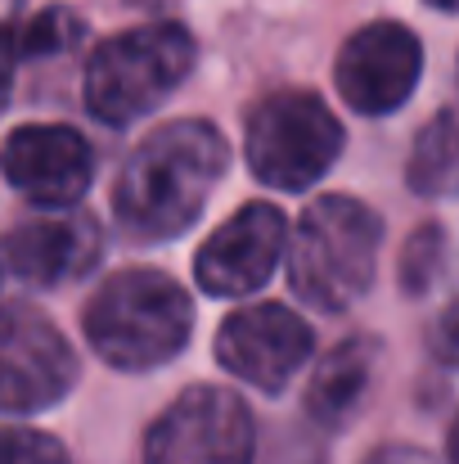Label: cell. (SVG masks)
I'll list each match as a JSON object with an SVG mask.
<instances>
[{"mask_svg": "<svg viewBox=\"0 0 459 464\" xmlns=\"http://www.w3.org/2000/svg\"><path fill=\"white\" fill-rule=\"evenodd\" d=\"M225 176V140L203 118H176L153 127L127 154L113 185V217L140 244H167L185 235L216 180Z\"/></svg>", "mask_w": 459, "mask_h": 464, "instance_id": "1", "label": "cell"}, {"mask_svg": "<svg viewBox=\"0 0 459 464\" xmlns=\"http://www.w3.org/2000/svg\"><path fill=\"white\" fill-rule=\"evenodd\" d=\"M81 329L100 361L140 374L185 352L194 329V303L171 276L131 266L95 289V298L81 311Z\"/></svg>", "mask_w": 459, "mask_h": 464, "instance_id": "2", "label": "cell"}, {"mask_svg": "<svg viewBox=\"0 0 459 464\" xmlns=\"http://www.w3.org/2000/svg\"><path fill=\"white\" fill-rule=\"evenodd\" d=\"M383 221L369 203L324 194L306 208L289 239V285L315 311H347L374 285Z\"/></svg>", "mask_w": 459, "mask_h": 464, "instance_id": "3", "label": "cell"}, {"mask_svg": "<svg viewBox=\"0 0 459 464\" xmlns=\"http://www.w3.org/2000/svg\"><path fill=\"white\" fill-rule=\"evenodd\" d=\"M194 36L180 23H140L95 45L86 63V109L104 127H131L167 104L194 72Z\"/></svg>", "mask_w": 459, "mask_h": 464, "instance_id": "4", "label": "cell"}, {"mask_svg": "<svg viewBox=\"0 0 459 464\" xmlns=\"http://www.w3.org/2000/svg\"><path fill=\"white\" fill-rule=\"evenodd\" d=\"M244 154L262 185L311 189L342 154V127L329 104L311 91H271L244 122Z\"/></svg>", "mask_w": 459, "mask_h": 464, "instance_id": "5", "label": "cell"}, {"mask_svg": "<svg viewBox=\"0 0 459 464\" xmlns=\"http://www.w3.org/2000/svg\"><path fill=\"white\" fill-rule=\"evenodd\" d=\"M257 424L239 392L216 383L185 388L145 438L140 464H253Z\"/></svg>", "mask_w": 459, "mask_h": 464, "instance_id": "6", "label": "cell"}, {"mask_svg": "<svg viewBox=\"0 0 459 464\" xmlns=\"http://www.w3.org/2000/svg\"><path fill=\"white\" fill-rule=\"evenodd\" d=\"M100 257V226L91 217H45L0 239V334L32 315L27 294L86 276Z\"/></svg>", "mask_w": 459, "mask_h": 464, "instance_id": "7", "label": "cell"}, {"mask_svg": "<svg viewBox=\"0 0 459 464\" xmlns=\"http://www.w3.org/2000/svg\"><path fill=\"white\" fill-rule=\"evenodd\" d=\"M419 72H424V45L406 23H392V18H378L351 32L333 68L338 95L365 118H383L401 109L415 95Z\"/></svg>", "mask_w": 459, "mask_h": 464, "instance_id": "8", "label": "cell"}, {"mask_svg": "<svg viewBox=\"0 0 459 464\" xmlns=\"http://www.w3.org/2000/svg\"><path fill=\"white\" fill-rule=\"evenodd\" d=\"M315 352L311 324L293 307L280 303H253L221 320L216 329V361L262 392H284L293 374Z\"/></svg>", "mask_w": 459, "mask_h": 464, "instance_id": "9", "label": "cell"}, {"mask_svg": "<svg viewBox=\"0 0 459 464\" xmlns=\"http://www.w3.org/2000/svg\"><path fill=\"white\" fill-rule=\"evenodd\" d=\"M289 217L275 203L239 208L194 257L198 289L212 298H248L257 294L289 253Z\"/></svg>", "mask_w": 459, "mask_h": 464, "instance_id": "10", "label": "cell"}, {"mask_svg": "<svg viewBox=\"0 0 459 464\" xmlns=\"http://www.w3.org/2000/svg\"><path fill=\"white\" fill-rule=\"evenodd\" d=\"M5 180L36 208H72L95 176V154L81 131L59 122L18 127L0 150Z\"/></svg>", "mask_w": 459, "mask_h": 464, "instance_id": "11", "label": "cell"}, {"mask_svg": "<svg viewBox=\"0 0 459 464\" xmlns=\"http://www.w3.org/2000/svg\"><path fill=\"white\" fill-rule=\"evenodd\" d=\"M77 383V352L45 315H23L0 334V411L36 415L63 401Z\"/></svg>", "mask_w": 459, "mask_h": 464, "instance_id": "12", "label": "cell"}, {"mask_svg": "<svg viewBox=\"0 0 459 464\" xmlns=\"http://www.w3.org/2000/svg\"><path fill=\"white\" fill-rule=\"evenodd\" d=\"M378 352L383 347L374 338H365V334L338 343L333 352H324L320 365L311 370V383H306V411H311V420H320V424H347L360 411V401H365V392L374 383Z\"/></svg>", "mask_w": 459, "mask_h": 464, "instance_id": "13", "label": "cell"}, {"mask_svg": "<svg viewBox=\"0 0 459 464\" xmlns=\"http://www.w3.org/2000/svg\"><path fill=\"white\" fill-rule=\"evenodd\" d=\"M406 180L424 198H455L459 194V109H442L415 136Z\"/></svg>", "mask_w": 459, "mask_h": 464, "instance_id": "14", "label": "cell"}, {"mask_svg": "<svg viewBox=\"0 0 459 464\" xmlns=\"http://www.w3.org/2000/svg\"><path fill=\"white\" fill-rule=\"evenodd\" d=\"M0 464H72L63 442L41 429H0Z\"/></svg>", "mask_w": 459, "mask_h": 464, "instance_id": "15", "label": "cell"}, {"mask_svg": "<svg viewBox=\"0 0 459 464\" xmlns=\"http://www.w3.org/2000/svg\"><path fill=\"white\" fill-rule=\"evenodd\" d=\"M77 36H81V23H77L68 9H50V14H41V18L27 27V36H23V50H27V54L68 50Z\"/></svg>", "mask_w": 459, "mask_h": 464, "instance_id": "16", "label": "cell"}, {"mask_svg": "<svg viewBox=\"0 0 459 464\" xmlns=\"http://www.w3.org/2000/svg\"><path fill=\"white\" fill-rule=\"evenodd\" d=\"M433 356L442 365H455L459 370V303H451L437 315V324H433Z\"/></svg>", "mask_w": 459, "mask_h": 464, "instance_id": "17", "label": "cell"}, {"mask_svg": "<svg viewBox=\"0 0 459 464\" xmlns=\"http://www.w3.org/2000/svg\"><path fill=\"white\" fill-rule=\"evenodd\" d=\"M14 72H18V41H14V32L0 23V109H5L9 95H14Z\"/></svg>", "mask_w": 459, "mask_h": 464, "instance_id": "18", "label": "cell"}, {"mask_svg": "<svg viewBox=\"0 0 459 464\" xmlns=\"http://www.w3.org/2000/svg\"><path fill=\"white\" fill-rule=\"evenodd\" d=\"M365 464H437V460L424 456V451H415V447H383V451H374Z\"/></svg>", "mask_w": 459, "mask_h": 464, "instance_id": "19", "label": "cell"}, {"mask_svg": "<svg viewBox=\"0 0 459 464\" xmlns=\"http://www.w3.org/2000/svg\"><path fill=\"white\" fill-rule=\"evenodd\" d=\"M433 9H442V14H459V0H428Z\"/></svg>", "mask_w": 459, "mask_h": 464, "instance_id": "20", "label": "cell"}, {"mask_svg": "<svg viewBox=\"0 0 459 464\" xmlns=\"http://www.w3.org/2000/svg\"><path fill=\"white\" fill-rule=\"evenodd\" d=\"M451 464H459V420H455V429H451Z\"/></svg>", "mask_w": 459, "mask_h": 464, "instance_id": "21", "label": "cell"}]
</instances>
